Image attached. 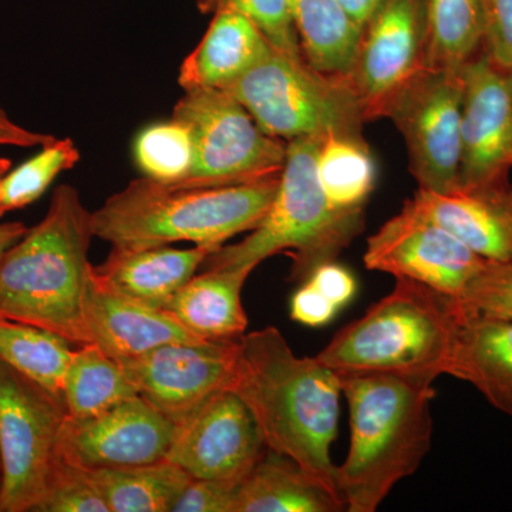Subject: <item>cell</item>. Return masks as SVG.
<instances>
[{"label":"cell","instance_id":"cell-12","mask_svg":"<svg viewBox=\"0 0 512 512\" xmlns=\"http://www.w3.org/2000/svg\"><path fill=\"white\" fill-rule=\"evenodd\" d=\"M239 339L168 343L119 363L138 394L178 426L231 390Z\"/></svg>","mask_w":512,"mask_h":512},{"label":"cell","instance_id":"cell-30","mask_svg":"<svg viewBox=\"0 0 512 512\" xmlns=\"http://www.w3.org/2000/svg\"><path fill=\"white\" fill-rule=\"evenodd\" d=\"M134 161L144 177L158 183H180L194 167V138L184 121L171 117L144 127L133 147Z\"/></svg>","mask_w":512,"mask_h":512},{"label":"cell","instance_id":"cell-15","mask_svg":"<svg viewBox=\"0 0 512 512\" xmlns=\"http://www.w3.org/2000/svg\"><path fill=\"white\" fill-rule=\"evenodd\" d=\"M426 67L424 0H384L363 28L348 76L367 121L382 119L387 101Z\"/></svg>","mask_w":512,"mask_h":512},{"label":"cell","instance_id":"cell-9","mask_svg":"<svg viewBox=\"0 0 512 512\" xmlns=\"http://www.w3.org/2000/svg\"><path fill=\"white\" fill-rule=\"evenodd\" d=\"M66 406L0 362V511H35L49 488Z\"/></svg>","mask_w":512,"mask_h":512},{"label":"cell","instance_id":"cell-16","mask_svg":"<svg viewBox=\"0 0 512 512\" xmlns=\"http://www.w3.org/2000/svg\"><path fill=\"white\" fill-rule=\"evenodd\" d=\"M512 170V73L483 50L463 67L460 188L508 181Z\"/></svg>","mask_w":512,"mask_h":512},{"label":"cell","instance_id":"cell-41","mask_svg":"<svg viewBox=\"0 0 512 512\" xmlns=\"http://www.w3.org/2000/svg\"><path fill=\"white\" fill-rule=\"evenodd\" d=\"M28 229L22 222H0V261L5 252L15 245L28 232Z\"/></svg>","mask_w":512,"mask_h":512},{"label":"cell","instance_id":"cell-34","mask_svg":"<svg viewBox=\"0 0 512 512\" xmlns=\"http://www.w3.org/2000/svg\"><path fill=\"white\" fill-rule=\"evenodd\" d=\"M464 311L512 322V264L487 261L460 298Z\"/></svg>","mask_w":512,"mask_h":512},{"label":"cell","instance_id":"cell-32","mask_svg":"<svg viewBox=\"0 0 512 512\" xmlns=\"http://www.w3.org/2000/svg\"><path fill=\"white\" fill-rule=\"evenodd\" d=\"M198 9L211 15L217 10H234L254 22L278 49L302 53L289 0H198Z\"/></svg>","mask_w":512,"mask_h":512},{"label":"cell","instance_id":"cell-14","mask_svg":"<svg viewBox=\"0 0 512 512\" xmlns=\"http://www.w3.org/2000/svg\"><path fill=\"white\" fill-rule=\"evenodd\" d=\"M266 448L247 404L232 390H225L175 426L165 460L195 480L239 485Z\"/></svg>","mask_w":512,"mask_h":512},{"label":"cell","instance_id":"cell-6","mask_svg":"<svg viewBox=\"0 0 512 512\" xmlns=\"http://www.w3.org/2000/svg\"><path fill=\"white\" fill-rule=\"evenodd\" d=\"M323 137L288 141L278 191L264 220L247 238L222 245L202 268H252L271 256H291L289 281L305 282L320 265L335 261L365 229L366 208H338L326 198L316 174Z\"/></svg>","mask_w":512,"mask_h":512},{"label":"cell","instance_id":"cell-38","mask_svg":"<svg viewBox=\"0 0 512 512\" xmlns=\"http://www.w3.org/2000/svg\"><path fill=\"white\" fill-rule=\"evenodd\" d=\"M306 281L312 282L338 309L348 305L357 291L355 276L335 261L320 265Z\"/></svg>","mask_w":512,"mask_h":512},{"label":"cell","instance_id":"cell-42","mask_svg":"<svg viewBox=\"0 0 512 512\" xmlns=\"http://www.w3.org/2000/svg\"><path fill=\"white\" fill-rule=\"evenodd\" d=\"M12 170V160L6 157H0V184H2L5 175Z\"/></svg>","mask_w":512,"mask_h":512},{"label":"cell","instance_id":"cell-23","mask_svg":"<svg viewBox=\"0 0 512 512\" xmlns=\"http://www.w3.org/2000/svg\"><path fill=\"white\" fill-rule=\"evenodd\" d=\"M346 507L295 461L266 448L238 485L234 512H339Z\"/></svg>","mask_w":512,"mask_h":512},{"label":"cell","instance_id":"cell-7","mask_svg":"<svg viewBox=\"0 0 512 512\" xmlns=\"http://www.w3.org/2000/svg\"><path fill=\"white\" fill-rule=\"evenodd\" d=\"M225 92L249 111L266 134L286 143L329 134L363 137L365 109L349 77L319 72L303 53L272 46Z\"/></svg>","mask_w":512,"mask_h":512},{"label":"cell","instance_id":"cell-13","mask_svg":"<svg viewBox=\"0 0 512 512\" xmlns=\"http://www.w3.org/2000/svg\"><path fill=\"white\" fill-rule=\"evenodd\" d=\"M174 434L173 421L137 394L96 416L66 414L57 457L84 470L141 466L165 460Z\"/></svg>","mask_w":512,"mask_h":512},{"label":"cell","instance_id":"cell-4","mask_svg":"<svg viewBox=\"0 0 512 512\" xmlns=\"http://www.w3.org/2000/svg\"><path fill=\"white\" fill-rule=\"evenodd\" d=\"M349 406L350 444L338 467L349 512H375L413 476L433 441V384L380 373L338 375Z\"/></svg>","mask_w":512,"mask_h":512},{"label":"cell","instance_id":"cell-24","mask_svg":"<svg viewBox=\"0 0 512 512\" xmlns=\"http://www.w3.org/2000/svg\"><path fill=\"white\" fill-rule=\"evenodd\" d=\"M303 56L316 70L349 76L362 39L339 0H289Z\"/></svg>","mask_w":512,"mask_h":512},{"label":"cell","instance_id":"cell-28","mask_svg":"<svg viewBox=\"0 0 512 512\" xmlns=\"http://www.w3.org/2000/svg\"><path fill=\"white\" fill-rule=\"evenodd\" d=\"M69 345L49 330L0 318V362L45 387L62 402L64 375L74 352Z\"/></svg>","mask_w":512,"mask_h":512},{"label":"cell","instance_id":"cell-18","mask_svg":"<svg viewBox=\"0 0 512 512\" xmlns=\"http://www.w3.org/2000/svg\"><path fill=\"white\" fill-rule=\"evenodd\" d=\"M87 338L116 362L137 359L168 343L201 342L167 311L131 301L90 279L86 309Z\"/></svg>","mask_w":512,"mask_h":512},{"label":"cell","instance_id":"cell-22","mask_svg":"<svg viewBox=\"0 0 512 512\" xmlns=\"http://www.w3.org/2000/svg\"><path fill=\"white\" fill-rule=\"evenodd\" d=\"M252 268L210 269L194 275L165 303L185 329L204 340H235L247 332L242 288Z\"/></svg>","mask_w":512,"mask_h":512},{"label":"cell","instance_id":"cell-39","mask_svg":"<svg viewBox=\"0 0 512 512\" xmlns=\"http://www.w3.org/2000/svg\"><path fill=\"white\" fill-rule=\"evenodd\" d=\"M50 134L37 133L29 128L20 126L10 119L5 109L0 106V146L10 147H42L50 140H53Z\"/></svg>","mask_w":512,"mask_h":512},{"label":"cell","instance_id":"cell-31","mask_svg":"<svg viewBox=\"0 0 512 512\" xmlns=\"http://www.w3.org/2000/svg\"><path fill=\"white\" fill-rule=\"evenodd\" d=\"M80 161L72 138H53L35 156L10 170L0 184V218L39 200L63 171Z\"/></svg>","mask_w":512,"mask_h":512},{"label":"cell","instance_id":"cell-19","mask_svg":"<svg viewBox=\"0 0 512 512\" xmlns=\"http://www.w3.org/2000/svg\"><path fill=\"white\" fill-rule=\"evenodd\" d=\"M211 248H113L106 261L92 269L93 278L121 296L163 309L204 264Z\"/></svg>","mask_w":512,"mask_h":512},{"label":"cell","instance_id":"cell-35","mask_svg":"<svg viewBox=\"0 0 512 512\" xmlns=\"http://www.w3.org/2000/svg\"><path fill=\"white\" fill-rule=\"evenodd\" d=\"M483 52L488 59L512 73V0H483Z\"/></svg>","mask_w":512,"mask_h":512},{"label":"cell","instance_id":"cell-11","mask_svg":"<svg viewBox=\"0 0 512 512\" xmlns=\"http://www.w3.org/2000/svg\"><path fill=\"white\" fill-rule=\"evenodd\" d=\"M487 261L407 202L367 238L363 255L369 271L413 279L458 301Z\"/></svg>","mask_w":512,"mask_h":512},{"label":"cell","instance_id":"cell-33","mask_svg":"<svg viewBox=\"0 0 512 512\" xmlns=\"http://www.w3.org/2000/svg\"><path fill=\"white\" fill-rule=\"evenodd\" d=\"M35 512H110V508L89 471L59 460Z\"/></svg>","mask_w":512,"mask_h":512},{"label":"cell","instance_id":"cell-1","mask_svg":"<svg viewBox=\"0 0 512 512\" xmlns=\"http://www.w3.org/2000/svg\"><path fill=\"white\" fill-rule=\"evenodd\" d=\"M231 390L251 410L265 446L291 458L343 503L332 461L339 376L316 357L296 356L282 333L268 326L239 339Z\"/></svg>","mask_w":512,"mask_h":512},{"label":"cell","instance_id":"cell-2","mask_svg":"<svg viewBox=\"0 0 512 512\" xmlns=\"http://www.w3.org/2000/svg\"><path fill=\"white\" fill-rule=\"evenodd\" d=\"M93 238L92 212L79 191L59 185L42 221L0 261V318L49 330L74 345L89 343L84 309Z\"/></svg>","mask_w":512,"mask_h":512},{"label":"cell","instance_id":"cell-29","mask_svg":"<svg viewBox=\"0 0 512 512\" xmlns=\"http://www.w3.org/2000/svg\"><path fill=\"white\" fill-rule=\"evenodd\" d=\"M316 174L326 198L335 207L366 208L375 188L376 165L365 137H323L316 154Z\"/></svg>","mask_w":512,"mask_h":512},{"label":"cell","instance_id":"cell-44","mask_svg":"<svg viewBox=\"0 0 512 512\" xmlns=\"http://www.w3.org/2000/svg\"><path fill=\"white\" fill-rule=\"evenodd\" d=\"M0 512H2V511H0Z\"/></svg>","mask_w":512,"mask_h":512},{"label":"cell","instance_id":"cell-3","mask_svg":"<svg viewBox=\"0 0 512 512\" xmlns=\"http://www.w3.org/2000/svg\"><path fill=\"white\" fill-rule=\"evenodd\" d=\"M281 174L232 185L138 178L92 212L93 234L113 248L192 242L215 251L261 224L274 202Z\"/></svg>","mask_w":512,"mask_h":512},{"label":"cell","instance_id":"cell-8","mask_svg":"<svg viewBox=\"0 0 512 512\" xmlns=\"http://www.w3.org/2000/svg\"><path fill=\"white\" fill-rule=\"evenodd\" d=\"M184 93L173 117L190 127L195 160L180 184H242L282 173L288 143L266 134L235 97L220 89Z\"/></svg>","mask_w":512,"mask_h":512},{"label":"cell","instance_id":"cell-40","mask_svg":"<svg viewBox=\"0 0 512 512\" xmlns=\"http://www.w3.org/2000/svg\"><path fill=\"white\" fill-rule=\"evenodd\" d=\"M384 0H339L343 9L349 13L350 18L355 20L357 25L365 28L373 13L380 8Z\"/></svg>","mask_w":512,"mask_h":512},{"label":"cell","instance_id":"cell-27","mask_svg":"<svg viewBox=\"0 0 512 512\" xmlns=\"http://www.w3.org/2000/svg\"><path fill=\"white\" fill-rule=\"evenodd\" d=\"M427 67L461 70L483 49V0H424Z\"/></svg>","mask_w":512,"mask_h":512},{"label":"cell","instance_id":"cell-20","mask_svg":"<svg viewBox=\"0 0 512 512\" xmlns=\"http://www.w3.org/2000/svg\"><path fill=\"white\" fill-rule=\"evenodd\" d=\"M272 46L247 16L217 10L201 42L181 64L178 84L184 92L228 89L261 62Z\"/></svg>","mask_w":512,"mask_h":512},{"label":"cell","instance_id":"cell-10","mask_svg":"<svg viewBox=\"0 0 512 512\" xmlns=\"http://www.w3.org/2000/svg\"><path fill=\"white\" fill-rule=\"evenodd\" d=\"M463 69L426 67L393 94L382 119L402 134L419 190L453 191L461 157Z\"/></svg>","mask_w":512,"mask_h":512},{"label":"cell","instance_id":"cell-26","mask_svg":"<svg viewBox=\"0 0 512 512\" xmlns=\"http://www.w3.org/2000/svg\"><path fill=\"white\" fill-rule=\"evenodd\" d=\"M137 394L120 363L96 345L84 343L74 350L63 382L67 416H96Z\"/></svg>","mask_w":512,"mask_h":512},{"label":"cell","instance_id":"cell-37","mask_svg":"<svg viewBox=\"0 0 512 512\" xmlns=\"http://www.w3.org/2000/svg\"><path fill=\"white\" fill-rule=\"evenodd\" d=\"M339 309L316 288L312 282L305 281L292 296L291 318L301 325L319 328L335 319Z\"/></svg>","mask_w":512,"mask_h":512},{"label":"cell","instance_id":"cell-25","mask_svg":"<svg viewBox=\"0 0 512 512\" xmlns=\"http://www.w3.org/2000/svg\"><path fill=\"white\" fill-rule=\"evenodd\" d=\"M87 471L110 512H173L192 480L183 468L168 460Z\"/></svg>","mask_w":512,"mask_h":512},{"label":"cell","instance_id":"cell-5","mask_svg":"<svg viewBox=\"0 0 512 512\" xmlns=\"http://www.w3.org/2000/svg\"><path fill=\"white\" fill-rule=\"evenodd\" d=\"M464 311L458 299L413 279L336 333L316 356L336 375L380 373L433 384L447 375Z\"/></svg>","mask_w":512,"mask_h":512},{"label":"cell","instance_id":"cell-17","mask_svg":"<svg viewBox=\"0 0 512 512\" xmlns=\"http://www.w3.org/2000/svg\"><path fill=\"white\" fill-rule=\"evenodd\" d=\"M488 261L512 264V183L453 191L417 190L406 201Z\"/></svg>","mask_w":512,"mask_h":512},{"label":"cell","instance_id":"cell-36","mask_svg":"<svg viewBox=\"0 0 512 512\" xmlns=\"http://www.w3.org/2000/svg\"><path fill=\"white\" fill-rule=\"evenodd\" d=\"M238 485L192 478L173 512H234Z\"/></svg>","mask_w":512,"mask_h":512},{"label":"cell","instance_id":"cell-21","mask_svg":"<svg viewBox=\"0 0 512 512\" xmlns=\"http://www.w3.org/2000/svg\"><path fill=\"white\" fill-rule=\"evenodd\" d=\"M447 375L473 384L495 409L512 417V322L464 313Z\"/></svg>","mask_w":512,"mask_h":512},{"label":"cell","instance_id":"cell-43","mask_svg":"<svg viewBox=\"0 0 512 512\" xmlns=\"http://www.w3.org/2000/svg\"><path fill=\"white\" fill-rule=\"evenodd\" d=\"M0 487H2V461H0Z\"/></svg>","mask_w":512,"mask_h":512}]
</instances>
